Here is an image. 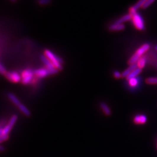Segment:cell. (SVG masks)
<instances>
[{
	"label": "cell",
	"mask_w": 157,
	"mask_h": 157,
	"mask_svg": "<svg viewBox=\"0 0 157 157\" xmlns=\"http://www.w3.org/2000/svg\"><path fill=\"white\" fill-rule=\"evenodd\" d=\"M150 45L148 43H145L143 44L137 50L136 52L130 58V59L128 61V64L130 65L136 64L140 58L143 56V55L150 49Z\"/></svg>",
	"instance_id": "obj_1"
},
{
	"label": "cell",
	"mask_w": 157,
	"mask_h": 157,
	"mask_svg": "<svg viewBox=\"0 0 157 157\" xmlns=\"http://www.w3.org/2000/svg\"><path fill=\"white\" fill-rule=\"evenodd\" d=\"M44 55L51 61L56 69L58 70L62 69V64L63 63V61L60 57L49 50H46L44 51Z\"/></svg>",
	"instance_id": "obj_2"
},
{
	"label": "cell",
	"mask_w": 157,
	"mask_h": 157,
	"mask_svg": "<svg viewBox=\"0 0 157 157\" xmlns=\"http://www.w3.org/2000/svg\"><path fill=\"white\" fill-rule=\"evenodd\" d=\"M132 20L134 26L139 30H144L145 29V24L144 19L137 12L132 14Z\"/></svg>",
	"instance_id": "obj_3"
},
{
	"label": "cell",
	"mask_w": 157,
	"mask_h": 157,
	"mask_svg": "<svg viewBox=\"0 0 157 157\" xmlns=\"http://www.w3.org/2000/svg\"><path fill=\"white\" fill-rule=\"evenodd\" d=\"M34 75H35V71H33L30 69L24 70L21 75L22 82L25 85L30 83L33 80Z\"/></svg>",
	"instance_id": "obj_4"
},
{
	"label": "cell",
	"mask_w": 157,
	"mask_h": 157,
	"mask_svg": "<svg viewBox=\"0 0 157 157\" xmlns=\"http://www.w3.org/2000/svg\"><path fill=\"white\" fill-rule=\"evenodd\" d=\"M58 70L56 69H48L47 68H38L37 69L35 70V76H37L38 77H45L48 75H54L56 73H58Z\"/></svg>",
	"instance_id": "obj_5"
},
{
	"label": "cell",
	"mask_w": 157,
	"mask_h": 157,
	"mask_svg": "<svg viewBox=\"0 0 157 157\" xmlns=\"http://www.w3.org/2000/svg\"><path fill=\"white\" fill-rule=\"evenodd\" d=\"M5 76L9 80L14 83H17L22 80L21 75L15 71L7 72L5 75Z\"/></svg>",
	"instance_id": "obj_6"
},
{
	"label": "cell",
	"mask_w": 157,
	"mask_h": 157,
	"mask_svg": "<svg viewBox=\"0 0 157 157\" xmlns=\"http://www.w3.org/2000/svg\"><path fill=\"white\" fill-rule=\"evenodd\" d=\"M40 59L42 61V62L44 64V65H45L46 68H47L48 69H56L54 67V65L52 64V62H51V61L45 55H40Z\"/></svg>",
	"instance_id": "obj_7"
},
{
	"label": "cell",
	"mask_w": 157,
	"mask_h": 157,
	"mask_svg": "<svg viewBox=\"0 0 157 157\" xmlns=\"http://www.w3.org/2000/svg\"><path fill=\"white\" fill-rule=\"evenodd\" d=\"M147 0H139L135 5L129 8V14L132 15L137 12V11L140 8H142L143 5L144 4Z\"/></svg>",
	"instance_id": "obj_8"
},
{
	"label": "cell",
	"mask_w": 157,
	"mask_h": 157,
	"mask_svg": "<svg viewBox=\"0 0 157 157\" xmlns=\"http://www.w3.org/2000/svg\"><path fill=\"white\" fill-rule=\"evenodd\" d=\"M125 28V26L123 24H120V23H117L115 22L114 23L111 25L109 26V30L111 31H121L124 30Z\"/></svg>",
	"instance_id": "obj_9"
},
{
	"label": "cell",
	"mask_w": 157,
	"mask_h": 157,
	"mask_svg": "<svg viewBox=\"0 0 157 157\" xmlns=\"http://www.w3.org/2000/svg\"><path fill=\"white\" fill-rule=\"evenodd\" d=\"M133 121L136 124H144L147 121V117L145 115H137L135 116Z\"/></svg>",
	"instance_id": "obj_10"
},
{
	"label": "cell",
	"mask_w": 157,
	"mask_h": 157,
	"mask_svg": "<svg viewBox=\"0 0 157 157\" xmlns=\"http://www.w3.org/2000/svg\"><path fill=\"white\" fill-rule=\"evenodd\" d=\"M137 68V64H133V65H129V67L124 70L122 73V77H124V78H126L128 75L133 70L135 69L136 68Z\"/></svg>",
	"instance_id": "obj_11"
},
{
	"label": "cell",
	"mask_w": 157,
	"mask_h": 157,
	"mask_svg": "<svg viewBox=\"0 0 157 157\" xmlns=\"http://www.w3.org/2000/svg\"><path fill=\"white\" fill-rule=\"evenodd\" d=\"M142 69L139 68H136L135 69L133 70L129 75L128 76L126 77V79L127 80L132 79V78H135V77H137V76L140 75V73L141 72Z\"/></svg>",
	"instance_id": "obj_12"
},
{
	"label": "cell",
	"mask_w": 157,
	"mask_h": 157,
	"mask_svg": "<svg viewBox=\"0 0 157 157\" xmlns=\"http://www.w3.org/2000/svg\"><path fill=\"white\" fill-rule=\"evenodd\" d=\"M147 57L145 56H143L141 58H140L139 61L136 63L137 68L143 69L145 67V66L147 64Z\"/></svg>",
	"instance_id": "obj_13"
},
{
	"label": "cell",
	"mask_w": 157,
	"mask_h": 157,
	"mask_svg": "<svg viewBox=\"0 0 157 157\" xmlns=\"http://www.w3.org/2000/svg\"><path fill=\"white\" fill-rule=\"evenodd\" d=\"M132 19V15L130 14L124 15V16H123L121 17H120L119 19H118L115 22L117 23H120V24H123L124 22L129 21L130 20H131Z\"/></svg>",
	"instance_id": "obj_14"
},
{
	"label": "cell",
	"mask_w": 157,
	"mask_h": 157,
	"mask_svg": "<svg viewBox=\"0 0 157 157\" xmlns=\"http://www.w3.org/2000/svg\"><path fill=\"white\" fill-rule=\"evenodd\" d=\"M18 108L20 109V111L23 112L26 116H30L31 115V113L30 112V111L28 109V108L24 105L22 104H20L18 106Z\"/></svg>",
	"instance_id": "obj_15"
},
{
	"label": "cell",
	"mask_w": 157,
	"mask_h": 157,
	"mask_svg": "<svg viewBox=\"0 0 157 157\" xmlns=\"http://www.w3.org/2000/svg\"><path fill=\"white\" fill-rule=\"evenodd\" d=\"M8 97L9 98V99L15 105H16L17 106H19V105L20 104V101L19 100V99L17 98V97L12 93H9L8 94Z\"/></svg>",
	"instance_id": "obj_16"
},
{
	"label": "cell",
	"mask_w": 157,
	"mask_h": 157,
	"mask_svg": "<svg viewBox=\"0 0 157 157\" xmlns=\"http://www.w3.org/2000/svg\"><path fill=\"white\" fill-rule=\"evenodd\" d=\"M100 106L101 109L103 110L104 112L105 115H110L111 114V111L109 108V107L105 103H100Z\"/></svg>",
	"instance_id": "obj_17"
},
{
	"label": "cell",
	"mask_w": 157,
	"mask_h": 157,
	"mask_svg": "<svg viewBox=\"0 0 157 157\" xmlns=\"http://www.w3.org/2000/svg\"><path fill=\"white\" fill-rule=\"evenodd\" d=\"M139 79L137 77H135V78H132L130 80H128V83L129 85L131 86V87H136L138 84H139Z\"/></svg>",
	"instance_id": "obj_18"
},
{
	"label": "cell",
	"mask_w": 157,
	"mask_h": 157,
	"mask_svg": "<svg viewBox=\"0 0 157 157\" xmlns=\"http://www.w3.org/2000/svg\"><path fill=\"white\" fill-rule=\"evenodd\" d=\"M145 83L148 85H157V77H150L145 79Z\"/></svg>",
	"instance_id": "obj_19"
},
{
	"label": "cell",
	"mask_w": 157,
	"mask_h": 157,
	"mask_svg": "<svg viewBox=\"0 0 157 157\" xmlns=\"http://www.w3.org/2000/svg\"><path fill=\"white\" fill-rule=\"evenodd\" d=\"M156 0H147L145 1V2L144 3V4L143 5L142 8L143 9H146L147 8H148L150 5H151Z\"/></svg>",
	"instance_id": "obj_20"
},
{
	"label": "cell",
	"mask_w": 157,
	"mask_h": 157,
	"mask_svg": "<svg viewBox=\"0 0 157 157\" xmlns=\"http://www.w3.org/2000/svg\"><path fill=\"white\" fill-rule=\"evenodd\" d=\"M51 1V0H38V3L41 5H44L50 4Z\"/></svg>",
	"instance_id": "obj_21"
},
{
	"label": "cell",
	"mask_w": 157,
	"mask_h": 157,
	"mask_svg": "<svg viewBox=\"0 0 157 157\" xmlns=\"http://www.w3.org/2000/svg\"><path fill=\"white\" fill-rule=\"evenodd\" d=\"M114 76L116 79H120L122 77V73L118 70H115L114 72Z\"/></svg>",
	"instance_id": "obj_22"
},
{
	"label": "cell",
	"mask_w": 157,
	"mask_h": 157,
	"mask_svg": "<svg viewBox=\"0 0 157 157\" xmlns=\"http://www.w3.org/2000/svg\"><path fill=\"white\" fill-rule=\"evenodd\" d=\"M0 72L1 74L2 75H6V73H7L6 71V69L5 68V67L2 65V64H0Z\"/></svg>",
	"instance_id": "obj_23"
},
{
	"label": "cell",
	"mask_w": 157,
	"mask_h": 157,
	"mask_svg": "<svg viewBox=\"0 0 157 157\" xmlns=\"http://www.w3.org/2000/svg\"><path fill=\"white\" fill-rule=\"evenodd\" d=\"M0 142L2 143L4 141H6L9 138V136L8 135H1L0 136Z\"/></svg>",
	"instance_id": "obj_24"
},
{
	"label": "cell",
	"mask_w": 157,
	"mask_h": 157,
	"mask_svg": "<svg viewBox=\"0 0 157 157\" xmlns=\"http://www.w3.org/2000/svg\"><path fill=\"white\" fill-rule=\"evenodd\" d=\"M4 150H5V148L2 145H1V147H0V150H1V151H3Z\"/></svg>",
	"instance_id": "obj_25"
},
{
	"label": "cell",
	"mask_w": 157,
	"mask_h": 157,
	"mask_svg": "<svg viewBox=\"0 0 157 157\" xmlns=\"http://www.w3.org/2000/svg\"><path fill=\"white\" fill-rule=\"evenodd\" d=\"M154 49H155V50H156L157 51V45L155 46V47H154Z\"/></svg>",
	"instance_id": "obj_26"
},
{
	"label": "cell",
	"mask_w": 157,
	"mask_h": 157,
	"mask_svg": "<svg viewBox=\"0 0 157 157\" xmlns=\"http://www.w3.org/2000/svg\"></svg>",
	"instance_id": "obj_27"
},
{
	"label": "cell",
	"mask_w": 157,
	"mask_h": 157,
	"mask_svg": "<svg viewBox=\"0 0 157 157\" xmlns=\"http://www.w3.org/2000/svg\"><path fill=\"white\" fill-rule=\"evenodd\" d=\"M13 1H14V0H13Z\"/></svg>",
	"instance_id": "obj_28"
}]
</instances>
